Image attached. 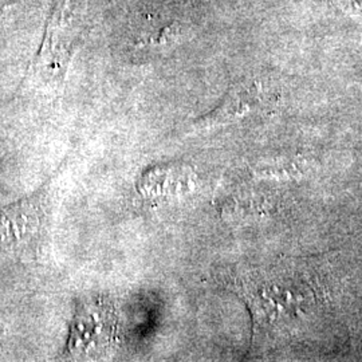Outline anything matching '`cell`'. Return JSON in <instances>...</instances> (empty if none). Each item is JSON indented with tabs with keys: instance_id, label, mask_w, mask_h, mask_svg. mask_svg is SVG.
Listing matches in <instances>:
<instances>
[{
	"instance_id": "cell-4",
	"label": "cell",
	"mask_w": 362,
	"mask_h": 362,
	"mask_svg": "<svg viewBox=\"0 0 362 362\" xmlns=\"http://www.w3.org/2000/svg\"><path fill=\"white\" fill-rule=\"evenodd\" d=\"M258 103V93L252 85L243 83L230 91L219 107L206 117L203 121L207 124H223L245 116L251 112Z\"/></svg>"
},
{
	"instance_id": "cell-5",
	"label": "cell",
	"mask_w": 362,
	"mask_h": 362,
	"mask_svg": "<svg viewBox=\"0 0 362 362\" xmlns=\"http://www.w3.org/2000/svg\"><path fill=\"white\" fill-rule=\"evenodd\" d=\"M13 1H15V0H0V13H1L3 10H6Z\"/></svg>"
},
{
	"instance_id": "cell-3",
	"label": "cell",
	"mask_w": 362,
	"mask_h": 362,
	"mask_svg": "<svg viewBox=\"0 0 362 362\" xmlns=\"http://www.w3.org/2000/svg\"><path fill=\"white\" fill-rule=\"evenodd\" d=\"M43 189L11 206L0 208V248L26 243L38 233L45 212Z\"/></svg>"
},
{
	"instance_id": "cell-2",
	"label": "cell",
	"mask_w": 362,
	"mask_h": 362,
	"mask_svg": "<svg viewBox=\"0 0 362 362\" xmlns=\"http://www.w3.org/2000/svg\"><path fill=\"white\" fill-rule=\"evenodd\" d=\"M116 314L101 299H82L76 305L66 349L76 358H97L112 348Z\"/></svg>"
},
{
	"instance_id": "cell-1",
	"label": "cell",
	"mask_w": 362,
	"mask_h": 362,
	"mask_svg": "<svg viewBox=\"0 0 362 362\" xmlns=\"http://www.w3.org/2000/svg\"><path fill=\"white\" fill-rule=\"evenodd\" d=\"M88 0H54L42 45L30 67V78L39 89L59 90L85 33Z\"/></svg>"
}]
</instances>
